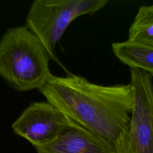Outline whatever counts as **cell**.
Wrapping results in <instances>:
<instances>
[{"label": "cell", "mask_w": 153, "mask_h": 153, "mask_svg": "<svg viewBox=\"0 0 153 153\" xmlns=\"http://www.w3.org/2000/svg\"><path fill=\"white\" fill-rule=\"evenodd\" d=\"M50 59L26 26L8 29L0 40V76L17 91L39 90L52 75Z\"/></svg>", "instance_id": "cell-2"}, {"label": "cell", "mask_w": 153, "mask_h": 153, "mask_svg": "<svg viewBox=\"0 0 153 153\" xmlns=\"http://www.w3.org/2000/svg\"><path fill=\"white\" fill-rule=\"evenodd\" d=\"M111 47L114 55L123 63L143 70L153 76V47L128 40L114 42Z\"/></svg>", "instance_id": "cell-7"}, {"label": "cell", "mask_w": 153, "mask_h": 153, "mask_svg": "<svg viewBox=\"0 0 153 153\" xmlns=\"http://www.w3.org/2000/svg\"><path fill=\"white\" fill-rule=\"evenodd\" d=\"M127 40L153 47V4L139 8L129 27Z\"/></svg>", "instance_id": "cell-8"}, {"label": "cell", "mask_w": 153, "mask_h": 153, "mask_svg": "<svg viewBox=\"0 0 153 153\" xmlns=\"http://www.w3.org/2000/svg\"><path fill=\"white\" fill-rule=\"evenodd\" d=\"M35 148L38 153H114L111 142L71 120L54 138Z\"/></svg>", "instance_id": "cell-6"}, {"label": "cell", "mask_w": 153, "mask_h": 153, "mask_svg": "<svg viewBox=\"0 0 153 153\" xmlns=\"http://www.w3.org/2000/svg\"><path fill=\"white\" fill-rule=\"evenodd\" d=\"M107 0H35L26 18V26L34 33L48 52L57 61V44L71 23L82 15H93L103 8Z\"/></svg>", "instance_id": "cell-3"}, {"label": "cell", "mask_w": 153, "mask_h": 153, "mask_svg": "<svg viewBox=\"0 0 153 153\" xmlns=\"http://www.w3.org/2000/svg\"><path fill=\"white\" fill-rule=\"evenodd\" d=\"M47 102L66 118L114 143L128 124L133 96L131 85H102L79 75H51L39 89Z\"/></svg>", "instance_id": "cell-1"}, {"label": "cell", "mask_w": 153, "mask_h": 153, "mask_svg": "<svg viewBox=\"0 0 153 153\" xmlns=\"http://www.w3.org/2000/svg\"><path fill=\"white\" fill-rule=\"evenodd\" d=\"M69 122L48 102H35L22 112L12 128L35 147L51 140Z\"/></svg>", "instance_id": "cell-5"}, {"label": "cell", "mask_w": 153, "mask_h": 153, "mask_svg": "<svg viewBox=\"0 0 153 153\" xmlns=\"http://www.w3.org/2000/svg\"><path fill=\"white\" fill-rule=\"evenodd\" d=\"M133 101L130 120L114 142V153H153V82L146 72L130 68Z\"/></svg>", "instance_id": "cell-4"}]
</instances>
